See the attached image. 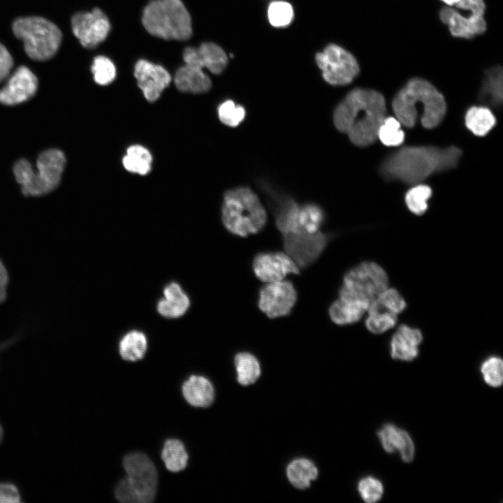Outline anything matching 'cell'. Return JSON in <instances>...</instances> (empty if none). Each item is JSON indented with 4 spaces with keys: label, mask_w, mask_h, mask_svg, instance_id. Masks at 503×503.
Returning <instances> with one entry per match:
<instances>
[{
    "label": "cell",
    "mask_w": 503,
    "mask_h": 503,
    "mask_svg": "<svg viewBox=\"0 0 503 503\" xmlns=\"http://www.w3.org/2000/svg\"><path fill=\"white\" fill-rule=\"evenodd\" d=\"M91 69L94 81L101 85L110 84L116 76L114 64L110 59L104 56L95 57Z\"/></svg>",
    "instance_id": "41"
},
{
    "label": "cell",
    "mask_w": 503,
    "mask_h": 503,
    "mask_svg": "<svg viewBox=\"0 0 503 503\" xmlns=\"http://www.w3.org/2000/svg\"><path fill=\"white\" fill-rule=\"evenodd\" d=\"M3 435H4L3 428L0 423V444H1V442L3 441Z\"/></svg>",
    "instance_id": "48"
},
{
    "label": "cell",
    "mask_w": 503,
    "mask_h": 503,
    "mask_svg": "<svg viewBox=\"0 0 503 503\" xmlns=\"http://www.w3.org/2000/svg\"><path fill=\"white\" fill-rule=\"evenodd\" d=\"M387 287L384 268L374 262H363L344 275L338 298L370 304Z\"/></svg>",
    "instance_id": "8"
},
{
    "label": "cell",
    "mask_w": 503,
    "mask_h": 503,
    "mask_svg": "<svg viewBox=\"0 0 503 503\" xmlns=\"http://www.w3.org/2000/svg\"><path fill=\"white\" fill-rule=\"evenodd\" d=\"M8 283V272L4 263L0 258V304L3 303L6 300Z\"/></svg>",
    "instance_id": "45"
},
{
    "label": "cell",
    "mask_w": 503,
    "mask_h": 503,
    "mask_svg": "<svg viewBox=\"0 0 503 503\" xmlns=\"http://www.w3.org/2000/svg\"><path fill=\"white\" fill-rule=\"evenodd\" d=\"M370 305L397 315L402 313L407 307L406 301L400 292L394 288L388 287L384 289Z\"/></svg>",
    "instance_id": "35"
},
{
    "label": "cell",
    "mask_w": 503,
    "mask_h": 503,
    "mask_svg": "<svg viewBox=\"0 0 503 503\" xmlns=\"http://www.w3.org/2000/svg\"><path fill=\"white\" fill-rule=\"evenodd\" d=\"M423 340L421 331L416 328L402 324L393 335L391 342V356L393 359L410 361L418 355V347Z\"/></svg>",
    "instance_id": "19"
},
{
    "label": "cell",
    "mask_w": 503,
    "mask_h": 503,
    "mask_svg": "<svg viewBox=\"0 0 503 503\" xmlns=\"http://www.w3.org/2000/svg\"><path fill=\"white\" fill-rule=\"evenodd\" d=\"M189 305V298L181 286L171 282L163 289V298L157 303V311L163 316L177 318L187 312Z\"/></svg>",
    "instance_id": "21"
},
{
    "label": "cell",
    "mask_w": 503,
    "mask_h": 503,
    "mask_svg": "<svg viewBox=\"0 0 503 503\" xmlns=\"http://www.w3.org/2000/svg\"><path fill=\"white\" fill-rule=\"evenodd\" d=\"M12 29L15 36L23 41L27 54L33 60L51 59L61 42L60 29L42 17H19L13 22Z\"/></svg>",
    "instance_id": "7"
},
{
    "label": "cell",
    "mask_w": 503,
    "mask_h": 503,
    "mask_svg": "<svg viewBox=\"0 0 503 503\" xmlns=\"http://www.w3.org/2000/svg\"><path fill=\"white\" fill-rule=\"evenodd\" d=\"M217 113L219 120L231 127L238 126L246 115L245 108L232 100H226L221 103L218 107Z\"/></svg>",
    "instance_id": "39"
},
{
    "label": "cell",
    "mask_w": 503,
    "mask_h": 503,
    "mask_svg": "<svg viewBox=\"0 0 503 503\" xmlns=\"http://www.w3.org/2000/svg\"><path fill=\"white\" fill-rule=\"evenodd\" d=\"M238 381L244 386L255 382L261 374L257 358L249 352H240L234 358Z\"/></svg>",
    "instance_id": "32"
},
{
    "label": "cell",
    "mask_w": 503,
    "mask_h": 503,
    "mask_svg": "<svg viewBox=\"0 0 503 503\" xmlns=\"http://www.w3.org/2000/svg\"><path fill=\"white\" fill-rule=\"evenodd\" d=\"M161 458L167 469L177 472L186 467L189 455L181 441L171 439L165 442L161 452Z\"/></svg>",
    "instance_id": "31"
},
{
    "label": "cell",
    "mask_w": 503,
    "mask_h": 503,
    "mask_svg": "<svg viewBox=\"0 0 503 503\" xmlns=\"http://www.w3.org/2000/svg\"><path fill=\"white\" fill-rule=\"evenodd\" d=\"M358 490L362 499L367 503L378 502L384 493L381 482L377 478L370 476L360 480Z\"/></svg>",
    "instance_id": "42"
},
{
    "label": "cell",
    "mask_w": 503,
    "mask_h": 503,
    "mask_svg": "<svg viewBox=\"0 0 503 503\" xmlns=\"http://www.w3.org/2000/svg\"><path fill=\"white\" fill-rule=\"evenodd\" d=\"M377 435L385 451L393 453L398 451L404 462L413 460L415 447L407 432L392 423H387L378 431Z\"/></svg>",
    "instance_id": "20"
},
{
    "label": "cell",
    "mask_w": 503,
    "mask_h": 503,
    "mask_svg": "<svg viewBox=\"0 0 503 503\" xmlns=\"http://www.w3.org/2000/svg\"><path fill=\"white\" fill-rule=\"evenodd\" d=\"M332 237L320 231L316 233L300 231L282 235V241L285 253L300 269H305L320 257Z\"/></svg>",
    "instance_id": "12"
},
{
    "label": "cell",
    "mask_w": 503,
    "mask_h": 503,
    "mask_svg": "<svg viewBox=\"0 0 503 503\" xmlns=\"http://www.w3.org/2000/svg\"><path fill=\"white\" fill-rule=\"evenodd\" d=\"M293 17L291 5L284 1H273L268 9L269 22L275 27H284L289 25Z\"/></svg>",
    "instance_id": "40"
},
{
    "label": "cell",
    "mask_w": 503,
    "mask_h": 503,
    "mask_svg": "<svg viewBox=\"0 0 503 503\" xmlns=\"http://www.w3.org/2000/svg\"><path fill=\"white\" fill-rule=\"evenodd\" d=\"M221 219L230 233L247 237L263 228L267 214L256 194L248 187H240L225 192Z\"/></svg>",
    "instance_id": "4"
},
{
    "label": "cell",
    "mask_w": 503,
    "mask_h": 503,
    "mask_svg": "<svg viewBox=\"0 0 503 503\" xmlns=\"http://www.w3.org/2000/svg\"><path fill=\"white\" fill-rule=\"evenodd\" d=\"M386 103L379 92L365 88L350 91L337 105L333 122L358 147H367L377 139L379 127L386 117Z\"/></svg>",
    "instance_id": "1"
},
{
    "label": "cell",
    "mask_w": 503,
    "mask_h": 503,
    "mask_svg": "<svg viewBox=\"0 0 503 503\" xmlns=\"http://www.w3.org/2000/svg\"><path fill=\"white\" fill-rule=\"evenodd\" d=\"M324 219V212L319 205L314 203L300 205L298 221L302 231L308 233L319 232Z\"/></svg>",
    "instance_id": "33"
},
{
    "label": "cell",
    "mask_w": 503,
    "mask_h": 503,
    "mask_svg": "<svg viewBox=\"0 0 503 503\" xmlns=\"http://www.w3.org/2000/svg\"><path fill=\"white\" fill-rule=\"evenodd\" d=\"M252 268L256 277L265 283L283 280L288 275H298L300 272L291 258L281 252L257 254L253 259Z\"/></svg>",
    "instance_id": "15"
},
{
    "label": "cell",
    "mask_w": 503,
    "mask_h": 503,
    "mask_svg": "<svg viewBox=\"0 0 503 503\" xmlns=\"http://www.w3.org/2000/svg\"><path fill=\"white\" fill-rule=\"evenodd\" d=\"M287 477L290 482L296 488L303 489L310 485L318 475V470L314 464L305 458L296 459L287 467Z\"/></svg>",
    "instance_id": "28"
},
{
    "label": "cell",
    "mask_w": 503,
    "mask_h": 503,
    "mask_svg": "<svg viewBox=\"0 0 503 503\" xmlns=\"http://www.w3.org/2000/svg\"><path fill=\"white\" fill-rule=\"evenodd\" d=\"M455 6H444L439 11L440 20L453 36L472 39L486 31L483 0H460Z\"/></svg>",
    "instance_id": "9"
},
{
    "label": "cell",
    "mask_w": 503,
    "mask_h": 503,
    "mask_svg": "<svg viewBox=\"0 0 503 503\" xmlns=\"http://www.w3.org/2000/svg\"><path fill=\"white\" fill-rule=\"evenodd\" d=\"M38 80L27 66H20L0 90V103L14 105L31 98L37 91Z\"/></svg>",
    "instance_id": "17"
},
{
    "label": "cell",
    "mask_w": 503,
    "mask_h": 503,
    "mask_svg": "<svg viewBox=\"0 0 503 503\" xmlns=\"http://www.w3.org/2000/svg\"><path fill=\"white\" fill-rule=\"evenodd\" d=\"M443 1L445 4H446L449 6H455L457 3H458L460 0H441Z\"/></svg>",
    "instance_id": "47"
},
{
    "label": "cell",
    "mask_w": 503,
    "mask_h": 503,
    "mask_svg": "<svg viewBox=\"0 0 503 503\" xmlns=\"http://www.w3.org/2000/svg\"><path fill=\"white\" fill-rule=\"evenodd\" d=\"M22 495L18 487L10 481L0 482V503H20Z\"/></svg>",
    "instance_id": "43"
},
{
    "label": "cell",
    "mask_w": 503,
    "mask_h": 503,
    "mask_svg": "<svg viewBox=\"0 0 503 503\" xmlns=\"http://www.w3.org/2000/svg\"><path fill=\"white\" fill-rule=\"evenodd\" d=\"M13 66L12 56L8 50L0 43V82L8 76Z\"/></svg>",
    "instance_id": "44"
},
{
    "label": "cell",
    "mask_w": 503,
    "mask_h": 503,
    "mask_svg": "<svg viewBox=\"0 0 503 503\" xmlns=\"http://www.w3.org/2000/svg\"><path fill=\"white\" fill-rule=\"evenodd\" d=\"M484 381L490 386L497 388L503 383V361L497 356L486 358L481 365Z\"/></svg>",
    "instance_id": "38"
},
{
    "label": "cell",
    "mask_w": 503,
    "mask_h": 503,
    "mask_svg": "<svg viewBox=\"0 0 503 503\" xmlns=\"http://www.w3.org/2000/svg\"><path fill=\"white\" fill-rule=\"evenodd\" d=\"M370 304L337 298L330 306L331 321L340 326L352 324L360 321L367 312Z\"/></svg>",
    "instance_id": "24"
},
{
    "label": "cell",
    "mask_w": 503,
    "mask_h": 503,
    "mask_svg": "<svg viewBox=\"0 0 503 503\" xmlns=\"http://www.w3.org/2000/svg\"><path fill=\"white\" fill-rule=\"evenodd\" d=\"M502 68L500 66L488 68L485 73L479 99L494 108L502 103Z\"/></svg>",
    "instance_id": "25"
},
{
    "label": "cell",
    "mask_w": 503,
    "mask_h": 503,
    "mask_svg": "<svg viewBox=\"0 0 503 503\" xmlns=\"http://www.w3.org/2000/svg\"><path fill=\"white\" fill-rule=\"evenodd\" d=\"M185 64L206 68L214 74L221 73L228 63L224 50L213 43H202L198 48H187L183 54Z\"/></svg>",
    "instance_id": "18"
},
{
    "label": "cell",
    "mask_w": 503,
    "mask_h": 503,
    "mask_svg": "<svg viewBox=\"0 0 503 503\" xmlns=\"http://www.w3.org/2000/svg\"><path fill=\"white\" fill-rule=\"evenodd\" d=\"M297 300L293 283L280 280L266 283L259 290L258 307L268 317L275 319L289 315Z\"/></svg>",
    "instance_id": "13"
},
{
    "label": "cell",
    "mask_w": 503,
    "mask_h": 503,
    "mask_svg": "<svg viewBox=\"0 0 503 503\" xmlns=\"http://www.w3.org/2000/svg\"><path fill=\"white\" fill-rule=\"evenodd\" d=\"M182 390L187 402L194 407H207L213 402V386L203 376H191L184 382Z\"/></svg>",
    "instance_id": "23"
},
{
    "label": "cell",
    "mask_w": 503,
    "mask_h": 503,
    "mask_svg": "<svg viewBox=\"0 0 503 503\" xmlns=\"http://www.w3.org/2000/svg\"><path fill=\"white\" fill-rule=\"evenodd\" d=\"M147 346L145 335L139 330H131L125 334L120 340L119 351L123 359L136 361L143 358Z\"/></svg>",
    "instance_id": "29"
},
{
    "label": "cell",
    "mask_w": 503,
    "mask_h": 503,
    "mask_svg": "<svg viewBox=\"0 0 503 503\" xmlns=\"http://www.w3.org/2000/svg\"><path fill=\"white\" fill-rule=\"evenodd\" d=\"M432 196L431 188L425 184L413 186L406 194L404 200L408 209L416 215H421L428 207V201Z\"/></svg>",
    "instance_id": "36"
},
{
    "label": "cell",
    "mask_w": 503,
    "mask_h": 503,
    "mask_svg": "<svg viewBox=\"0 0 503 503\" xmlns=\"http://www.w3.org/2000/svg\"><path fill=\"white\" fill-rule=\"evenodd\" d=\"M126 476L115 488L117 500L125 503H148L155 497L157 473L151 460L145 454L133 453L123 460Z\"/></svg>",
    "instance_id": "6"
},
{
    "label": "cell",
    "mask_w": 503,
    "mask_h": 503,
    "mask_svg": "<svg viewBox=\"0 0 503 503\" xmlns=\"http://www.w3.org/2000/svg\"><path fill=\"white\" fill-rule=\"evenodd\" d=\"M72 30L81 45L94 48L107 37L110 24L105 13L98 8L90 12H79L71 19Z\"/></svg>",
    "instance_id": "14"
},
{
    "label": "cell",
    "mask_w": 503,
    "mask_h": 503,
    "mask_svg": "<svg viewBox=\"0 0 503 503\" xmlns=\"http://www.w3.org/2000/svg\"><path fill=\"white\" fill-rule=\"evenodd\" d=\"M22 334L19 333L14 336L0 342V352L11 347L15 344L22 337Z\"/></svg>",
    "instance_id": "46"
},
{
    "label": "cell",
    "mask_w": 503,
    "mask_h": 503,
    "mask_svg": "<svg viewBox=\"0 0 503 503\" xmlns=\"http://www.w3.org/2000/svg\"><path fill=\"white\" fill-rule=\"evenodd\" d=\"M152 156L145 147L135 145L130 146L124 155L122 163L124 168L141 175L147 174L152 168Z\"/></svg>",
    "instance_id": "30"
},
{
    "label": "cell",
    "mask_w": 503,
    "mask_h": 503,
    "mask_svg": "<svg viewBox=\"0 0 503 503\" xmlns=\"http://www.w3.org/2000/svg\"><path fill=\"white\" fill-rule=\"evenodd\" d=\"M461 156L462 150L455 146H404L386 157L379 170L386 180L416 185L433 174L455 168Z\"/></svg>",
    "instance_id": "2"
},
{
    "label": "cell",
    "mask_w": 503,
    "mask_h": 503,
    "mask_svg": "<svg viewBox=\"0 0 503 503\" xmlns=\"http://www.w3.org/2000/svg\"><path fill=\"white\" fill-rule=\"evenodd\" d=\"M134 75L145 98L150 102L156 101L171 81L170 73L163 67L143 59L136 63Z\"/></svg>",
    "instance_id": "16"
},
{
    "label": "cell",
    "mask_w": 503,
    "mask_h": 503,
    "mask_svg": "<svg viewBox=\"0 0 503 503\" xmlns=\"http://www.w3.org/2000/svg\"><path fill=\"white\" fill-rule=\"evenodd\" d=\"M465 123L474 135L483 136L495 125L496 119L488 107L472 106L465 114Z\"/></svg>",
    "instance_id": "27"
},
{
    "label": "cell",
    "mask_w": 503,
    "mask_h": 503,
    "mask_svg": "<svg viewBox=\"0 0 503 503\" xmlns=\"http://www.w3.org/2000/svg\"><path fill=\"white\" fill-rule=\"evenodd\" d=\"M299 207L300 205L290 198L277 201L275 219L276 226L282 235L302 231L298 221Z\"/></svg>",
    "instance_id": "26"
},
{
    "label": "cell",
    "mask_w": 503,
    "mask_h": 503,
    "mask_svg": "<svg viewBox=\"0 0 503 503\" xmlns=\"http://www.w3.org/2000/svg\"><path fill=\"white\" fill-rule=\"evenodd\" d=\"M142 22L152 35L185 41L192 34L190 15L181 0H153L145 8Z\"/></svg>",
    "instance_id": "5"
},
{
    "label": "cell",
    "mask_w": 503,
    "mask_h": 503,
    "mask_svg": "<svg viewBox=\"0 0 503 503\" xmlns=\"http://www.w3.org/2000/svg\"><path fill=\"white\" fill-rule=\"evenodd\" d=\"M66 164L64 152L50 149L42 152L36 161V170L31 171L22 187L25 196H40L53 191L59 184Z\"/></svg>",
    "instance_id": "10"
},
{
    "label": "cell",
    "mask_w": 503,
    "mask_h": 503,
    "mask_svg": "<svg viewBox=\"0 0 503 503\" xmlns=\"http://www.w3.org/2000/svg\"><path fill=\"white\" fill-rule=\"evenodd\" d=\"M316 61L323 79L332 85H348L359 73V65L354 56L336 44H330L317 53Z\"/></svg>",
    "instance_id": "11"
},
{
    "label": "cell",
    "mask_w": 503,
    "mask_h": 503,
    "mask_svg": "<svg viewBox=\"0 0 503 503\" xmlns=\"http://www.w3.org/2000/svg\"><path fill=\"white\" fill-rule=\"evenodd\" d=\"M175 84L180 91L193 94L205 93L211 88V80L203 69L188 64L177 71Z\"/></svg>",
    "instance_id": "22"
},
{
    "label": "cell",
    "mask_w": 503,
    "mask_h": 503,
    "mask_svg": "<svg viewBox=\"0 0 503 503\" xmlns=\"http://www.w3.org/2000/svg\"><path fill=\"white\" fill-rule=\"evenodd\" d=\"M397 119L407 128L413 127L417 121L418 108L422 112L421 123L425 129L437 127L446 112V103L442 94L428 80L414 78L401 88L392 101Z\"/></svg>",
    "instance_id": "3"
},
{
    "label": "cell",
    "mask_w": 503,
    "mask_h": 503,
    "mask_svg": "<svg viewBox=\"0 0 503 503\" xmlns=\"http://www.w3.org/2000/svg\"><path fill=\"white\" fill-rule=\"evenodd\" d=\"M365 319L367 329L374 334L383 333L393 328L398 321V315L379 309L370 305Z\"/></svg>",
    "instance_id": "34"
},
{
    "label": "cell",
    "mask_w": 503,
    "mask_h": 503,
    "mask_svg": "<svg viewBox=\"0 0 503 503\" xmlns=\"http://www.w3.org/2000/svg\"><path fill=\"white\" fill-rule=\"evenodd\" d=\"M377 138L386 146H398L404 140V133L396 117H386L379 129Z\"/></svg>",
    "instance_id": "37"
}]
</instances>
